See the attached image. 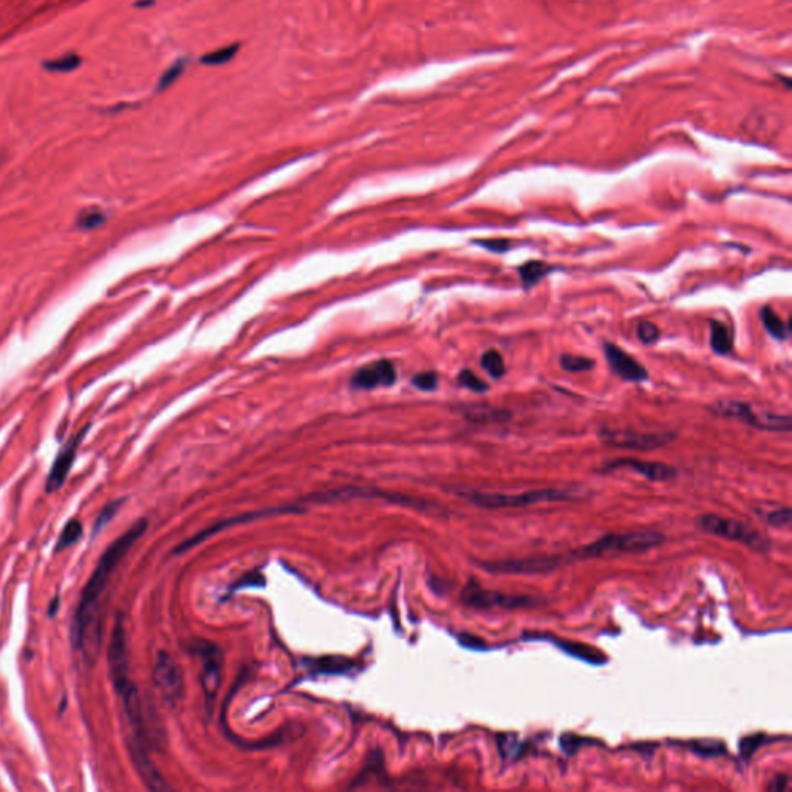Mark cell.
I'll return each instance as SVG.
<instances>
[{"instance_id":"obj_1","label":"cell","mask_w":792,"mask_h":792,"mask_svg":"<svg viewBox=\"0 0 792 792\" xmlns=\"http://www.w3.org/2000/svg\"><path fill=\"white\" fill-rule=\"evenodd\" d=\"M146 529H148V520L139 518L137 523L118 537L110 547L104 551L99 558L95 571L91 572L87 585L79 599L78 608L71 621V645L75 650L84 653L87 662L96 660L98 649L101 645V617H99V599H101L109 579L113 571L127 554L129 549L137 543Z\"/></svg>"},{"instance_id":"obj_2","label":"cell","mask_w":792,"mask_h":792,"mask_svg":"<svg viewBox=\"0 0 792 792\" xmlns=\"http://www.w3.org/2000/svg\"><path fill=\"white\" fill-rule=\"evenodd\" d=\"M458 495L466 498L469 503L483 509H516L532 507L538 503L556 502H574L583 497L581 488H545L532 489L520 494H494V492L482 491H460Z\"/></svg>"},{"instance_id":"obj_3","label":"cell","mask_w":792,"mask_h":792,"mask_svg":"<svg viewBox=\"0 0 792 792\" xmlns=\"http://www.w3.org/2000/svg\"><path fill=\"white\" fill-rule=\"evenodd\" d=\"M665 540L661 532L656 531H636L627 534H607L585 547L579 548L571 554L572 558H597L602 556L616 554H637L651 548L660 547Z\"/></svg>"},{"instance_id":"obj_4","label":"cell","mask_w":792,"mask_h":792,"mask_svg":"<svg viewBox=\"0 0 792 792\" xmlns=\"http://www.w3.org/2000/svg\"><path fill=\"white\" fill-rule=\"evenodd\" d=\"M461 602L469 608L475 610H529L542 607L543 599L525 596V595H507L500 591L482 588L474 581H469L461 593Z\"/></svg>"},{"instance_id":"obj_5","label":"cell","mask_w":792,"mask_h":792,"mask_svg":"<svg viewBox=\"0 0 792 792\" xmlns=\"http://www.w3.org/2000/svg\"><path fill=\"white\" fill-rule=\"evenodd\" d=\"M698 527L705 534L723 537L726 540L738 542L755 551H766L769 542L757 529L749 525L738 522L735 518H726L716 514H704L698 517Z\"/></svg>"},{"instance_id":"obj_6","label":"cell","mask_w":792,"mask_h":792,"mask_svg":"<svg viewBox=\"0 0 792 792\" xmlns=\"http://www.w3.org/2000/svg\"><path fill=\"white\" fill-rule=\"evenodd\" d=\"M107 661L112 684L118 694H121L132 684L129 676V655H127V633H125V621L123 615H118L113 624L110 644L107 650Z\"/></svg>"},{"instance_id":"obj_7","label":"cell","mask_w":792,"mask_h":792,"mask_svg":"<svg viewBox=\"0 0 792 792\" xmlns=\"http://www.w3.org/2000/svg\"><path fill=\"white\" fill-rule=\"evenodd\" d=\"M154 683L163 700L172 707L184 696L183 670L168 651L159 650L154 664Z\"/></svg>"},{"instance_id":"obj_8","label":"cell","mask_w":792,"mask_h":792,"mask_svg":"<svg viewBox=\"0 0 792 792\" xmlns=\"http://www.w3.org/2000/svg\"><path fill=\"white\" fill-rule=\"evenodd\" d=\"M570 561L563 556H538L523 558H508V561H492L480 563L482 568L494 574L509 576H534L556 571Z\"/></svg>"},{"instance_id":"obj_9","label":"cell","mask_w":792,"mask_h":792,"mask_svg":"<svg viewBox=\"0 0 792 792\" xmlns=\"http://www.w3.org/2000/svg\"><path fill=\"white\" fill-rule=\"evenodd\" d=\"M714 410L721 416L740 419L744 424L762 430L789 432L792 428L791 416L775 414L757 415L749 404L740 401H723L721 399V401H716L714 404Z\"/></svg>"},{"instance_id":"obj_10","label":"cell","mask_w":792,"mask_h":792,"mask_svg":"<svg viewBox=\"0 0 792 792\" xmlns=\"http://www.w3.org/2000/svg\"><path fill=\"white\" fill-rule=\"evenodd\" d=\"M599 438L611 446V448L621 449H636V450H650L658 449L674 441L676 435L671 432H633V430H613L602 429L599 432Z\"/></svg>"},{"instance_id":"obj_11","label":"cell","mask_w":792,"mask_h":792,"mask_svg":"<svg viewBox=\"0 0 792 792\" xmlns=\"http://www.w3.org/2000/svg\"><path fill=\"white\" fill-rule=\"evenodd\" d=\"M89 430H90V424L84 425V428L79 430L76 435H73L70 438L69 443H65V446L61 449V452H59V455L56 457L55 463H53V466H51L49 478H46V484H45L46 494H53V492L59 491L64 486L67 477H69L70 470H71V466H73V463H75L79 446H81V443L85 438V435H87Z\"/></svg>"},{"instance_id":"obj_12","label":"cell","mask_w":792,"mask_h":792,"mask_svg":"<svg viewBox=\"0 0 792 792\" xmlns=\"http://www.w3.org/2000/svg\"><path fill=\"white\" fill-rule=\"evenodd\" d=\"M345 498H384L387 502L407 504V507H415L418 509H425L430 504L428 502L416 500V498H410L407 495L401 494H391V492H384L379 489H365V488H345V489H336L325 492V494H317L313 497L315 502H331V500H345Z\"/></svg>"},{"instance_id":"obj_13","label":"cell","mask_w":792,"mask_h":792,"mask_svg":"<svg viewBox=\"0 0 792 792\" xmlns=\"http://www.w3.org/2000/svg\"><path fill=\"white\" fill-rule=\"evenodd\" d=\"M127 749L129 755L132 758L133 766H135L138 775L141 777L146 786L152 791H169L170 786L166 783L164 777L159 774V771L150 760L148 754V744L127 738Z\"/></svg>"},{"instance_id":"obj_14","label":"cell","mask_w":792,"mask_h":792,"mask_svg":"<svg viewBox=\"0 0 792 792\" xmlns=\"http://www.w3.org/2000/svg\"><path fill=\"white\" fill-rule=\"evenodd\" d=\"M604 353L611 370H613L619 378L624 379V381L641 382L649 378V371L645 370L644 365L639 364L633 356H630L627 351L622 350L621 347H617V345L605 342Z\"/></svg>"},{"instance_id":"obj_15","label":"cell","mask_w":792,"mask_h":792,"mask_svg":"<svg viewBox=\"0 0 792 792\" xmlns=\"http://www.w3.org/2000/svg\"><path fill=\"white\" fill-rule=\"evenodd\" d=\"M628 468L636 474L642 475L650 482H667L676 477L678 470L674 466H669L660 461H642L636 460V458H617V460L610 461L604 466L605 472Z\"/></svg>"},{"instance_id":"obj_16","label":"cell","mask_w":792,"mask_h":792,"mask_svg":"<svg viewBox=\"0 0 792 792\" xmlns=\"http://www.w3.org/2000/svg\"><path fill=\"white\" fill-rule=\"evenodd\" d=\"M396 381L395 365L390 361H378L359 369L351 379L355 389L371 390L381 385H391Z\"/></svg>"},{"instance_id":"obj_17","label":"cell","mask_w":792,"mask_h":792,"mask_svg":"<svg viewBox=\"0 0 792 792\" xmlns=\"http://www.w3.org/2000/svg\"><path fill=\"white\" fill-rule=\"evenodd\" d=\"M523 639H540V641H549V642L554 644L557 649H561L563 653H567L571 658H576V660L583 661V662L591 664V665H604L605 662L608 661V658L605 656L601 650H597L595 647H591V645H587L583 642L568 641V639H562V637H556V636H549V635H525Z\"/></svg>"},{"instance_id":"obj_18","label":"cell","mask_w":792,"mask_h":792,"mask_svg":"<svg viewBox=\"0 0 792 792\" xmlns=\"http://www.w3.org/2000/svg\"><path fill=\"white\" fill-rule=\"evenodd\" d=\"M290 511L292 512V511H294V509H265V511H258V512H249V514L237 516V517H234V518H229V520H225V522H218V523H215V525H212V527H209L208 529H204V531H202V532H198L197 536L191 537L189 540H186V542H183L182 545H178V547L175 548V551H174V552H175V554H182V552H184V551H188V549H191V548L197 547V545H198L200 542L206 540V538H209L211 536L217 534L218 531H222V529L228 528V527H234V525H238V523L252 522V520H256V518H262V517H271V516H276V514H282V512H290Z\"/></svg>"},{"instance_id":"obj_19","label":"cell","mask_w":792,"mask_h":792,"mask_svg":"<svg viewBox=\"0 0 792 792\" xmlns=\"http://www.w3.org/2000/svg\"><path fill=\"white\" fill-rule=\"evenodd\" d=\"M204 656L206 661L203 665V687L208 703H211L212 698L217 694L218 685H220V658H218L215 649L212 647L209 650L206 647Z\"/></svg>"},{"instance_id":"obj_20","label":"cell","mask_w":792,"mask_h":792,"mask_svg":"<svg viewBox=\"0 0 792 792\" xmlns=\"http://www.w3.org/2000/svg\"><path fill=\"white\" fill-rule=\"evenodd\" d=\"M518 274H520L522 279V283L525 288H531V286L537 285L538 282L542 281V279L547 277L548 274H551L552 271H556L554 266L547 265L543 262H538V261H531L523 263L522 266H518Z\"/></svg>"},{"instance_id":"obj_21","label":"cell","mask_w":792,"mask_h":792,"mask_svg":"<svg viewBox=\"0 0 792 792\" xmlns=\"http://www.w3.org/2000/svg\"><path fill=\"white\" fill-rule=\"evenodd\" d=\"M355 667V662L345 658H321V660L308 661V669L316 674H345Z\"/></svg>"},{"instance_id":"obj_22","label":"cell","mask_w":792,"mask_h":792,"mask_svg":"<svg viewBox=\"0 0 792 792\" xmlns=\"http://www.w3.org/2000/svg\"><path fill=\"white\" fill-rule=\"evenodd\" d=\"M760 316L764 328L772 337H775L777 341H786L789 337V325L771 307H763Z\"/></svg>"},{"instance_id":"obj_23","label":"cell","mask_w":792,"mask_h":792,"mask_svg":"<svg viewBox=\"0 0 792 792\" xmlns=\"http://www.w3.org/2000/svg\"><path fill=\"white\" fill-rule=\"evenodd\" d=\"M710 347L716 355H728L732 351V336L726 325L718 321L710 322Z\"/></svg>"},{"instance_id":"obj_24","label":"cell","mask_w":792,"mask_h":792,"mask_svg":"<svg viewBox=\"0 0 792 792\" xmlns=\"http://www.w3.org/2000/svg\"><path fill=\"white\" fill-rule=\"evenodd\" d=\"M466 416L475 423H502L509 419V412L494 407H472L466 410Z\"/></svg>"},{"instance_id":"obj_25","label":"cell","mask_w":792,"mask_h":792,"mask_svg":"<svg viewBox=\"0 0 792 792\" xmlns=\"http://www.w3.org/2000/svg\"><path fill=\"white\" fill-rule=\"evenodd\" d=\"M482 367L488 371L491 378L500 379L507 373V365H504L503 356L497 350H488L483 353L482 356Z\"/></svg>"},{"instance_id":"obj_26","label":"cell","mask_w":792,"mask_h":792,"mask_svg":"<svg viewBox=\"0 0 792 792\" xmlns=\"http://www.w3.org/2000/svg\"><path fill=\"white\" fill-rule=\"evenodd\" d=\"M82 537V525L81 522L75 520V518H71V520L65 525L61 536H59L58 542H56V551H62L70 548L71 545H75L79 538Z\"/></svg>"},{"instance_id":"obj_27","label":"cell","mask_w":792,"mask_h":792,"mask_svg":"<svg viewBox=\"0 0 792 792\" xmlns=\"http://www.w3.org/2000/svg\"><path fill=\"white\" fill-rule=\"evenodd\" d=\"M558 364L565 371L570 373H582V371H588L595 369V361L585 356H576V355H562L558 359Z\"/></svg>"},{"instance_id":"obj_28","label":"cell","mask_w":792,"mask_h":792,"mask_svg":"<svg viewBox=\"0 0 792 792\" xmlns=\"http://www.w3.org/2000/svg\"><path fill=\"white\" fill-rule=\"evenodd\" d=\"M685 746L701 757H721L726 754V746L715 740H696L685 743Z\"/></svg>"},{"instance_id":"obj_29","label":"cell","mask_w":792,"mask_h":792,"mask_svg":"<svg viewBox=\"0 0 792 792\" xmlns=\"http://www.w3.org/2000/svg\"><path fill=\"white\" fill-rule=\"evenodd\" d=\"M81 58L78 55H65L62 58H58V59H53V61H46L44 64V67L49 71L53 73H69L76 70L79 65H81Z\"/></svg>"},{"instance_id":"obj_30","label":"cell","mask_w":792,"mask_h":792,"mask_svg":"<svg viewBox=\"0 0 792 792\" xmlns=\"http://www.w3.org/2000/svg\"><path fill=\"white\" fill-rule=\"evenodd\" d=\"M760 516L763 517V520L769 523L771 527L774 528H786L791 525L792 520V512L789 508H777L774 511H762Z\"/></svg>"},{"instance_id":"obj_31","label":"cell","mask_w":792,"mask_h":792,"mask_svg":"<svg viewBox=\"0 0 792 792\" xmlns=\"http://www.w3.org/2000/svg\"><path fill=\"white\" fill-rule=\"evenodd\" d=\"M768 741H769V737L764 735V734H754V735L741 738L740 757L744 758V760H749V758L754 755L755 752L762 746H764V744H766Z\"/></svg>"},{"instance_id":"obj_32","label":"cell","mask_w":792,"mask_h":792,"mask_svg":"<svg viewBox=\"0 0 792 792\" xmlns=\"http://www.w3.org/2000/svg\"><path fill=\"white\" fill-rule=\"evenodd\" d=\"M237 51H238V45L225 46V49L211 51V53H208V55H204L202 58V62L206 65H223L226 62H229L231 59H234V56L237 55Z\"/></svg>"},{"instance_id":"obj_33","label":"cell","mask_w":792,"mask_h":792,"mask_svg":"<svg viewBox=\"0 0 792 792\" xmlns=\"http://www.w3.org/2000/svg\"><path fill=\"white\" fill-rule=\"evenodd\" d=\"M593 744H596L595 740H591V738H585V737H579L576 734H563L561 737V748L563 749L565 754H568V755H574L576 752L582 746H593Z\"/></svg>"},{"instance_id":"obj_34","label":"cell","mask_w":792,"mask_h":792,"mask_svg":"<svg viewBox=\"0 0 792 792\" xmlns=\"http://www.w3.org/2000/svg\"><path fill=\"white\" fill-rule=\"evenodd\" d=\"M458 382H460L463 387L469 389L472 391H478V394H482V391H486L489 389V385L470 370H463L461 373L458 375Z\"/></svg>"},{"instance_id":"obj_35","label":"cell","mask_w":792,"mask_h":792,"mask_svg":"<svg viewBox=\"0 0 792 792\" xmlns=\"http://www.w3.org/2000/svg\"><path fill=\"white\" fill-rule=\"evenodd\" d=\"M184 61H177L175 64H172L168 70L163 73L161 79H159L158 82V91H163L166 89H169L172 84H174L177 79L182 76V73L184 71Z\"/></svg>"},{"instance_id":"obj_36","label":"cell","mask_w":792,"mask_h":792,"mask_svg":"<svg viewBox=\"0 0 792 792\" xmlns=\"http://www.w3.org/2000/svg\"><path fill=\"white\" fill-rule=\"evenodd\" d=\"M123 503H124V500L112 502V503H109L107 507H105V508L101 511V514H99L98 520H96V523H95V527H93V536H96L98 532L105 527V525L110 523L112 518L118 514V511H119V508H121Z\"/></svg>"},{"instance_id":"obj_37","label":"cell","mask_w":792,"mask_h":792,"mask_svg":"<svg viewBox=\"0 0 792 792\" xmlns=\"http://www.w3.org/2000/svg\"><path fill=\"white\" fill-rule=\"evenodd\" d=\"M104 223H105V215L103 214V212L89 211V212H84V214L79 215L76 226L81 229H95V228H98V226H101Z\"/></svg>"},{"instance_id":"obj_38","label":"cell","mask_w":792,"mask_h":792,"mask_svg":"<svg viewBox=\"0 0 792 792\" xmlns=\"http://www.w3.org/2000/svg\"><path fill=\"white\" fill-rule=\"evenodd\" d=\"M474 243L491 252H495V254H503L512 248L511 240H507V238H488V240H474Z\"/></svg>"},{"instance_id":"obj_39","label":"cell","mask_w":792,"mask_h":792,"mask_svg":"<svg viewBox=\"0 0 792 792\" xmlns=\"http://www.w3.org/2000/svg\"><path fill=\"white\" fill-rule=\"evenodd\" d=\"M637 337L642 344H655L660 339V328L651 322H642L637 327Z\"/></svg>"},{"instance_id":"obj_40","label":"cell","mask_w":792,"mask_h":792,"mask_svg":"<svg viewBox=\"0 0 792 792\" xmlns=\"http://www.w3.org/2000/svg\"><path fill=\"white\" fill-rule=\"evenodd\" d=\"M414 384L419 390H424V391H430V390H435L437 385H438V376L434 371H423V373H418L414 378Z\"/></svg>"},{"instance_id":"obj_41","label":"cell","mask_w":792,"mask_h":792,"mask_svg":"<svg viewBox=\"0 0 792 792\" xmlns=\"http://www.w3.org/2000/svg\"><path fill=\"white\" fill-rule=\"evenodd\" d=\"M458 641L466 649H470V650H486V642L483 641L482 637L474 636V635H469V633H461L458 635Z\"/></svg>"},{"instance_id":"obj_42","label":"cell","mask_w":792,"mask_h":792,"mask_svg":"<svg viewBox=\"0 0 792 792\" xmlns=\"http://www.w3.org/2000/svg\"><path fill=\"white\" fill-rule=\"evenodd\" d=\"M788 780H789V777H788V775H778V777H777V778H775V780H774V783H775V786H774V784H771V786H769V788H768V789H771V791H777V792H780V791H783V789H784V788H786V784H788Z\"/></svg>"},{"instance_id":"obj_43","label":"cell","mask_w":792,"mask_h":792,"mask_svg":"<svg viewBox=\"0 0 792 792\" xmlns=\"http://www.w3.org/2000/svg\"><path fill=\"white\" fill-rule=\"evenodd\" d=\"M58 607H59V596L53 599V602L49 605V616H51V617L55 616L56 611H58Z\"/></svg>"},{"instance_id":"obj_44","label":"cell","mask_w":792,"mask_h":792,"mask_svg":"<svg viewBox=\"0 0 792 792\" xmlns=\"http://www.w3.org/2000/svg\"><path fill=\"white\" fill-rule=\"evenodd\" d=\"M152 3H154V0H149V2H138L137 6H148V5H152Z\"/></svg>"}]
</instances>
